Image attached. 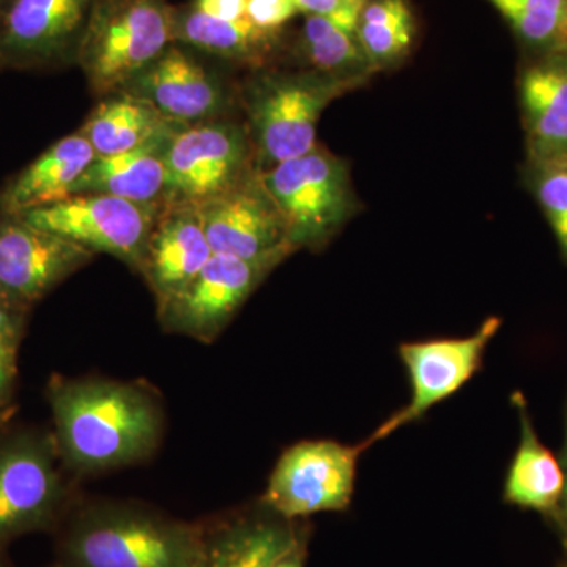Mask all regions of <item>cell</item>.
<instances>
[{
    "label": "cell",
    "instance_id": "1",
    "mask_svg": "<svg viewBox=\"0 0 567 567\" xmlns=\"http://www.w3.org/2000/svg\"><path fill=\"white\" fill-rule=\"evenodd\" d=\"M47 399L63 466L76 475L140 464L162 443V402L141 383L52 375Z\"/></svg>",
    "mask_w": 567,
    "mask_h": 567
},
{
    "label": "cell",
    "instance_id": "2",
    "mask_svg": "<svg viewBox=\"0 0 567 567\" xmlns=\"http://www.w3.org/2000/svg\"><path fill=\"white\" fill-rule=\"evenodd\" d=\"M204 525L128 502L82 506L66 518L61 561L74 567H199Z\"/></svg>",
    "mask_w": 567,
    "mask_h": 567
},
{
    "label": "cell",
    "instance_id": "3",
    "mask_svg": "<svg viewBox=\"0 0 567 567\" xmlns=\"http://www.w3.org/2000/svg\"><path fill=\"white\" fill-rule=\"evenodd\" d=\"M361 81L315 70L265 71L246 89L249 140L259 171L306 155L317 145V126L328 104Z\"/></svg>",
    "mask_w": 567,
    "mask_h": 567
},
{
    "label": "cell",
    "instance_id": "4",
    "mask_svg": "<svg viewBox=\"0 0 567 567\" xmlns=\"http://www.w3.org/2000/svg\"><path fill=\"white\" fill-rule=\"evenodd\" d=\"M175 7L167 0H99L76 63L99 96L122 91L174 44Z\"/></svg>",
    "mask_w": 567,
    "mask_h": 567
},
{
    "label": "cell",
    "instance_id": "5",
    "mask_svg": "<svg viewBox=\"0 0 567 567\" xmlns=\"http://www.w3.org/2000/svg\"><path fill=\"white\" fill-rule=\"evenodd\" d=\"M52 431L0 432V547L50 532L69 514V487Z\"/></svg>",
    "mask_w": 567,
    "mask_h": 567
},
{
    "label": "cell",
    "instance_id": "6",
    "mask_svg": "<svg viewBox=\"0 0 567 567\" xmlns=\"http://www.w3.org/2000/svg\"><path fill=\"white\" fill-rule=\"evenodd\" d=\"M260 177L278 205L295 251L320 248L352 216L349 171L319 144L306 155L260 171Z\"/></svg>",
    "mask_w": 567,
    "mask_h": 567
},
{
    "label": "cell",
    "instance_id": "7",
    "mask_svg": "<svg viewBox=\"0 0 567 567\" xmlns=\"http://www.w3.org/2000/svg\"><path fill=\"white\" fill-rule=\"evenodd\" d=\"M164 162V204H203L257 169L246 125L229 117L181 126L167 141Z\"/></svg>",
    "mask_w": 567,
    "mask_h": 567
},
{
    "label": "cell",
    "instance_id": "8",
    "mask_svg": "<svg viewBox=\"0 0 567 567\" xmlns=\"http://www.w3.org/2000/svg\"><path fill=\"white\" fill-rule=\"evenodd\" d=\"M364 450L363 443L349 446L334 440L295 443L276 462L260 503L287 520L346 511Z\"/></svg>",
    "mask_w": 567,
    "mask_h": 567
},
{
    "label": "cell",
    "instance_id": "9",
    "mask_svg": "<svg viewBox=\"0 0 567 567\" xmlns=\"http://www.w3.org/2000/svg\"><path fill=\"white\" fill-rule=\"evenodd\" d=\"M164 204H140L107 194H76L62 203L20 215L47 233L107 254L140 270L145 245Z\"/></svg>",
    "mask_w": 567,
    "mask_h": 567
},
{
    "label": "cell",
    "instance_id": "10",
    "mask_svg": "<svg viewBox=\"0 0 567 567\" xmlns=\"http://www.w3.org/2000/svg\"><path fill=\"white\" fill-rule=\"evenodd\" d=\"M99 0H0V70L76 63Z\"/></svg>",
    "mask_w": 567,
    "mask_h": 567
},
{
    "label": "cell",
    "instance_id": "11",
    "mask_svg": "<svg viewBox=\"0 0 567 567\" xmlns=\"http://www.w3.org/2000/svg\"><path fill=\"white\" fill-rule=\"evenodd\" d=\"M287 254L262 259L213 254L200 274L185 289L158 308L159 322L169 333L210 344L259 284L286 259Z\"/></svg>",
    "mask_w": 567,
    "mask_h": 567
},
{
    "label": "cell",
    "instance_id": "12",
    "mask_svg": "<svg viewBox=\"0 0 567 567\" xmlns=\"http://www.w3.org/2000/svg\"><path fill=\"white\" fill-rule=\"evenodd\" d=\"M499 327V317H488L475 333L464 338L431 339L399 347V357L409 374L412 395L401 412L394 413L363 442L365 450L402 425L420 420L429 410L468 383L480 371L487 346L498 333Z\"/></svg>",
    "mask_w": 567,
    "mask_h": 567
},
{
    "label": "cell",
    "instance_id": "13",
    "mask_svg": "<svg viewBox=\"0 0 567 567\" xmlns=\"http://www.w3.org/2000/svg\"><path fill=\"white\" fill-rule=\"evenodd\" d=\"M95 254L20 216L0 215V297L29 309L92 262Z\"/></svg>",
    "mask_w": 567,
    "mask_h": 567
},
{
    "label": "cell",
    "instance_id": "14",
    "mask_svg": "<svg viewBox=\"0 0 567 567\" xmlns=\"http://www.w3.org/2000/svg\"><path fill=\"white\" fill-rule=\"evenodd\" d=\"M196 207L213 254L254 260L295 252L259 169Z\"/></svg>",
    "mask_w": 567,
    "mask_h": 567
},
{
    "label": "cell",
    "instance_id": "15",
    "mask_svg": "<svg viewBox=\"0 0 567 567\" xmlns=\"http://www.w3.org/2000/svg\"><path fill=\"white\" fill-rule=\"evenodd\" d=\"M122 91L140 96L175 125L226 117L230 93L199 52L174 43Z\"/></svg>",
    "mask_w": 567,
    "mask_h": 567
},
{
    "label": "cell",
    "instance_id": "16",
    "mask_svg": "<svg viewBox=\"0 0 567 567\" xmlns=\"http://www.w3.org/2000/svg\"><path fill=\"white\" fill-rule=\"evenodd\" d=\"M212 256L196 205L164 204L137 271L159 306L185 289Z\"/></svg>",
    "mask_w": 567,
    "mask_h": 567
},
{
    "label": "cell",
    "instance_id": "17",
    "mask_svg": "<svg viewBox=\"0 0 567 567\" xmlns=\"http://www.w3.org/2000/svg\"><path fill=\"white\" fill-rule=\"evenodd\" d=\"M306 539L303 525L278 516L260 503L256 509L204 525L199 567H274Z\"/></svg>",
    "mask_w": 567,
    "mask_h": 567
},
{
    "label": "cell",
    "instance_id": "18",
    "mask_svg": "<svg viewBox=\"0 0 567 567\" xmlns=\"http://www.w3.org/2000/svg\"><path fill=\"white\" fill-rule=\"evenodd\" d=\"M511 402L517 412L520 439L507 468L503 499L507 505L533 511L557 525L565 495L561 461L540 442L525 395L516 391Z\"/></svg>",
    "mask_w": 567,
    "mask_h": 567
},
{
    "label": "cell",
    "instance_id": "19",
    "mask_svg": "<svg viewBox=\"0 0 567 567\" xmlns=\"http://www.w3.org/2000/svg\"><path fill=\"white\" fill-rule=\"evenodd\" d=\"M95 158L92 145L80 132L55 142L3 188L0 215L20 216L69 199Z\"/></svg>",
    "mask_w": 567,
    "mask_h": 567
},
{
    "label": "cell",
    "instance_id": "20",
    "mask_svg": "<svg viewBox=\"0 0 567 567\" xmlns=\"http://www.w3.org/2000/svg\"><path fill=\"white\" fill-rule=\"evenodd\" d=\"M529 153L536 164L567 156V55H543L520 78Z\"/></svg>",
    "mask_w": 567,
    "mask_h": 567
},
{
    "label": "cell",
    "instance_id": "21",
    "mask_svg": "<svg viewBox=\"0 0 567 567\" xmlns=\"http://www.w3.org/2000/svg\"><path fill=\"white\" fill-rule=\"evenodd\" d=\"M181 125L167 121L151 103L126 91L103 96L80 130L96 156L136 151L171 136Z\"/></svg>",
    "mask_w": 567,
    "mask_h": 567
},
{
    "label": "cell",
    "instance_id": "22",
    "mask_svg": "<svg viewBox=\"0 0 567 567\" xmlns=\"http://www.w3.org/2000/svg\"><path fill=\"white\" fill-rule=\"evenodd\" d=\"M171 136L121 155L96 156L71 196L107 194L133 203L164 204L167 177L164 152Z\"/></svg>",
    "mask_w": 567,
    "mask_h": 567
},
{
    "label": "cell",
    "instance_id": "23",
    "mask_svg": "<svg viewBox=\"0 0 567 567\" xmlns=\"http://www.w3.org/2000/svg\"><path fill=\"white\" fill-rule=\"evenodd\" d=\"M278 33L260 31L248 18L221 21L200 13L196 7L175 11L174 43L199 54L235 63H262Z\"/></svg>",
    "mask_w": 567,
    "mask_h": 567
},
{
    "label": "cell",
    "instance_id": "24",
    "mask_svg": "<svg viewBox=\"0 0 567 567\" xmlns=\"http://www.w3.org/2000/svg\"><path fill=\"white\" fill-rule=\"evenodd\" d=\"M295 51L306 69L339 80L365 82L374 66L353 32L320 17H306Z\"/></svg>",
    "mask_w": 567,
    "mask_h": 567
},
{
    "label": "cell",
    "instance_id": "25",
    "mask_svg": "<svg viewBox=\"0 0 567 567\" xmlns=\"http://www.w3.org/2000/svg\"><path fill=\"white\" fill-rule=\"evenodd\" d=\"M416 24L406 0H365L354 35L375 71L388 69L412 50Z\"/></svg>",
    "mask_w": 567,
    "mask_h": 567
},
{
    "label": "cell",
    "instance_id": "26",
    "mask_svg": "<svg viewBox=\"0 0 567 567\" xmlns=\"http://www.w3.org/2000/svg\"><path fill=\"white\" fill-rule=\"evenodd\" d=\"M518 39L543 55H567V0H491Z\"/></svg>",
    "mask_w": 567,
    "mask_h": 567
},
{
    "label": "cell",
    "instance_id": "27",
    "mask_svg": "<svg viewBox=\"0 0 567 567\" xmlns=\"http://www.w3.org/2000/svg\"><path fill=\"white\" fill-rule=\"evenodd\" d=\"M536 193L567 257V156L537 164Z\"/></svg>",
    "mask_w": 567,
    "mask_h": 567
},
{
    "label": "cell",
    "instance_id": "28",
    "mask_svg": "<svg viewBox=\"0 0 567 567\" xmlns=\"http://www.w3.org/2000/svg\"><path fill=\"white\" fill-rule=\"evenodd\" d=\"M305 17L327 18L339 28L353 32L365 0H292Z\"/></svg>",
    "mask_w": 567,
    "mask_h": 567
},
{
    "label": "cell",
    "instance_id": "29",
    "mask_svg": "<svg viewBox=\"0 0 567 567\" xmlns=\"http://www.w3.org/2000/svg\"><path fill=\"white\" fill-rule=\"evenodd\" d=\"M300 13L292 0H248L246 18L264 32L278 33Z\"/></svg>",
    "mask_w": 567,
    "mask_h": 567
},
{
    "label": "cell",
    "instance_id": "30",
    "mask_svg": "<svg viewBox=\"0 0 567 567\" xmlns=\"http://www.w3.org/2000/svg\"><path fill=\"white\" fill-rule=\"evenodd\" d=\"M18 350L20 346L0 344V416H11L18 385Z\"/></svg>",
    "mask_w": 567,
    "mask_h": 567
},
{
    "label": "cell",
    "instance_id": "31",
    "mask_svg": "<svg viewBox=\"0 0 567 567\" xmlns=\"http://www.w3.org/2000/svg\"><path fill=\"white\" fill-rule=\"evenodd\" d=\"M29 309L0 297V344L20 346L24 338Z\"/></svg>",
    "mask_w": 567,
    "mask_h": 567
},
{
    "label": "cell",
    "instance_id": "32",
    "mask_svg": "<svg viewBox=\"0 0 567 567\" xmlns=\"http://www.w3.org/2000/svg\"><path fill=\"white\" fill-rule=\"evenodd\" d=\"M248 0H194L193 6L200 13L221 21H241L246 18Z\"/></svg>",
    "mask_w": 567,
    "mask_h": 567
},
{
    "label": "cell",
    "instance_id": "33",
    "mask_svg": "<svg viewBox=\"0 0 567 567\" xmlns=\"http://www.w3.org/2000/svg\"><path fill=\"white\" fill-rule=\"evenodd\" d=\"M563 472H565V495H563L561 507H559V516L557 528L559 537H561L563 547H565V557L567 558V405H566V415H565V445H563L561 453Z\"/></svg>",
    "mask_w": 567,
    "mask_h": 567
},
{
    "label": "cell",
    "instance_id": "34",
    "mask_svg": "<svg viewBox=\"0 0 567 567\" xmlns=\"http://www.w3.org/2000/svg\"><path fill=\"white\" fill-rule=\"evenodd\" d=\"M306 548H308V539L298 544L292 550L287 551L274 567H305Z\"/></svg>",
    "mask_w": 567,
    "mask_h": 567
},
{
    "label": "cell",
    "instance_id": "35",
    "mask_svg": "<svg viewBox=\"0 0 567 567\" xmlns=\"http://www.w3.org/2000/svg\"><path fill=\"white\" fill-rule=\"evenodd\" d=\"M0 567H14L13 563L3 554V547H0Z\"/></svg>",
    "mask_w": 567,
    "mask_h": 567
},
{
    "label": "cell",
    "instance_id": "36",
    "mask_svg": "<svg viewBox=\"0 0 567 567\" xmlns=\"http://www.w3.org/2000/svg\"><path fill=\"white\" fill-rule=\"evenodd\" d=\"M10 416H0V432L7 427V423H9Z\"/></svg>",
    "mask_w": 567,
    "mask_h": 567
},
{
    "label": "cell",
    "instance_id": "37",
    "mask_svg": "<svg viewBox=\"0 0 567 567\" xmlns=\"http://www.w3.org/2000/svg\"><path fill=\"white\" fill-rule=\"evenodd\" d=\"M50 567H74V566H71V565H69V563H63V561H61V559H59V561L55 563V565H52Z\"/></svg>",
    "mask_w": 567,
    "mask_h": 567
},
{
    "label": "cell",
    "instance_id": "38",
    "mask_svg": "<svg viewBox=\"0 0 567 567\" xmlns=\"http://www.w3.org/2000/svg\"><path fill=\"white\" fill-rule=\"evenodd\" d=\"M557 567H567V558L565 557V559H563V561L559 563Z\"/></svg>",
    "mask_w": 567,
    "mask_h": 567
}]
</instances>
